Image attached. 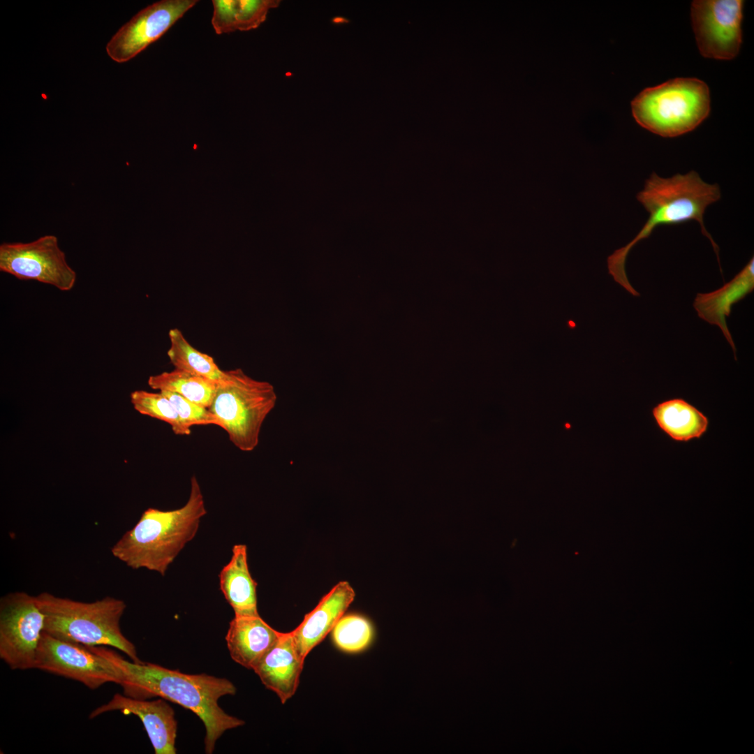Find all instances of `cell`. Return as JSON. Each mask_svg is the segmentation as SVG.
I'll use <instances>...</instances> for the list:
<instances>
[{
    "instance_id": "obj_1",
    "label": "cell",
    "mask_w": 754,
    "mask_h": 754,
    "mask_svg": "<svg viewBox=\"0 0 754 754\" xmlns=\"http://www.w3.org/2000/svg\"><path fill=\"white\" fill-rule=\"evenodd\" d=\"M87 646L117 667L124 695L143 700L158 696L196 714L205 725L206 753H213L224 732L244 724L242 720L225 712L218 704L220 697L236 693L235 686L227 679L205 673L185 674L150 663L129 662L102 646Z\"/></svg>"
},
{
    "instance_id": "obj_2",
    "label": "cell",
    "mask_w": 754,
    "mask_h": 754,
    "mask_svg": "<svg viewBox=\"0 0 754 754\" xmlns=\"http://www.w3.org/2000/svg\"><path fill=\"white\" fill-rule=\"evenodd\" d=\"M720 195L717 184L705 182L695 171L686 175L677 174L667 178L660 177L653 172L637 195V200L649 213V218L632 241L608 256L609 274L628 293L639 297L640 293L630 284L626 271V261L630 251L637 242L649 237L658 226L690 220L700 223L702 233L710 240L719 262L718 246L707 232L703 216L707 207L718 201Z\"/></svg>"
},
{
    "instance_id": "obj_3",
    "label": "cell",
    "mask_w": 754,
    "mask_h": 754,
    "mask_svg": "<svg viewBox=\"0 0 754 754\" xmlns=\"http://www.w3.org/2000/svg\"><path fill=\"white\" fill-rule=\"evenodd\" d=\"M206 514L200 484L193 475L190 495L184 506L172 510L147 508L112 546L111 552L133 569L145 568L164 576L179 553L194 538Z\"/></svg>"
},
{
    "instance_id": "obj_4",
    "label": "cell",
    "mask_w": 754,
    "mask_h": 754,
    "mask_svg": "<svg viewBox=\"0 0 754 754\" xmlns=\"http://www.w3.org/2000/svg\"><path fill=\"white\" fill-rule=\"evenodd\" d=\"M36 598L45 614V633L85 646H112L124 653L133 662H142L134 644L121 630L120 620L126 607L122 600L106 596L85 603L48 592L40 593Z\"/></svg>"
},
{
    "instance_id": "obj_5",
    "label": "cell",
    "mask_w": 754,
    "mask_h": 754,
    "mask_svg": "<svg viewBox=\"0 0 754 754\" xmlns=\"http://www.w3.org/2000/svg\"><path fill=\"white\" fill-rule=\"evenodd\" d=\"M631 110L642 127L662 137H677L708 117L709 89L697 78H674L642 91L632 101Z\"/></svg>"
},
{
    "instance_id": "obj_6",
    "label": "cell",
    "mask_w": 754,
    "mask_h": 754,
    "mask_svg": "<svg viewBox=\"0 0 754 754\" xmlns=\"http://www.w3.org/2000/svg\"><path fill=\"white\" fill-rule=\"evenodd\" d=\"M276 400L271 383L253 379L238 368L226 371L224 380L217 384L209 409L231 443L243 452H251L258 446L263 424Z\"/></svg>"
},
{
    "instance_id": "obj_7",
    "label": "cell",
    "mask_w": 754,
    "mask_h": 754,
    "mask_svg": "<svg viewBox=\"0 0 754 754\" xmlns=\"http://www.w3.org/2000/svg\"><path fill=\"white\" fill-rule=\"evenodd\" d=\"M45 628V614L36 596L10 593L0 600V658L11 669L35 668Z\"/></svg>"
},
{
    "instance_id": "obj_8",
    "label": "cell",
    "mask_w": 754,
    "mask_h": 754,
    "mask_svg": "<svg viewBox=\"0 0 754 754\" xmlns=\"http://www.w3.org/2000/svg\"><path fill=\"white\" fill-rule=\"evenodd\" d=\"M0 270L20 280H34L61 291L75 286L76 272L68 264L57 237L48 235L27 242L0 245Z\"/></svg>"
},
{
    "instance_id": "obj_9",
    "label": "cell",
    "mask_w": 754,
    "mask_h": 754,
    "mask_svg": "<svg viewBox=\"0 0 754 754\" xmlns=\"http://www.w3.org/2000/svg\"><path fill=\"white\" fill-rule=\"evenodd\" d=\"M35 669L77 681L91 690L107 683H121L119 673L109 660L87 646L57 639L45 631Z\"/></svg>"
},
{
    "instance_id": "obj_10",
    "label": "cell",
    "mask_w": 754,
    "mask_h": 754,
    "mask_svg": "<svg viewBox=\"0 0 754 754\" xmlns=\"http://www.w3.org/2000/svg\"><path fill=\"white\" fill-rule=\"evenodd\" d=\"M744 1L696 0L690 6L692 27L700 54L729 60L739 53L742 34Z\"/></svg>"
},
{
    "instance_id": "obj_11",
    "label": "cell",
    "mask_w": 754,
    "mask_h": 754,
    "mask_svg": "<svg viewBox=\"0 0 754 754\" xmlns=\"http://www.w3.org/2000/svg\"><path fill=\"white\" fill-rule=\"evenodd\" d=\"M198 2L161 0L142 9L109 40L108 55L117 63L129 61L160 38Z\"/></svg>"
},
{
    "instance_id": "obj_12",
    "label": "cell",
    "mask_w": 754,
    "mask_h": 754,
    "mask_svg": "<svg viewBox=\"0 0 754 754\" xmlns=\"http://www.w3.org/2000/svg\"><path fill=\"white\" fill-rule=\"evenodd\" d=\"M113 711L133 714L140 719L156 754L177 753V722L173 709L165 701H149L116 693L109 702L93 710L89 718Z\"/></svg>"
},
{
    "instance_id": "obj_13",
    "label": "cell",
    "mask_w": 754,
    "mask_h": 754,
    "mask_svg": "<svg viewBox=\"0 0 754 754\" xmlns=\"http://www.w3.org/2000/svg\"><path fill=\"white\" fill-rule=\"evenodd\" d=\"M346 581L338 582L290 632L295 650L304 660L309 653L332 631L355 598Z\"/></svg>"
},
{
    "instance_id": "obj_14",
    "label": "cell",
    "mask_w": 754,
    "mask_h": 754,
    "mask_svg": "<svg viewBox=\"0 0 754 754\" xmlns=\"http://www.w3.org/2000/svg\"><path fill=\"white\" fill-rule=\"evenodd\" d=\"M304 662L295 650L290 632L281 633L253 670L263 685L274 692L284 704L297 689Z\"/></svg>"
},
{
    "instance_id": "obj_15",
    "label": "cell",
    "mask_w": 754,
    "mask_h": 754,
    "mask_svg": "<svg viewBox=\"0 0 754 754\" xmlns=\"http://www.w3.org/2000/svg\"><path fill=\"white\" fill-rule=\"evenodd\" d=\"M260 615L235 616L229 623L226 641L232 659L253 670L281 635Z\"/></svg>"
},
{
    "instance_id": "obj_16",
    "label": "cell",
    "mask_w": 754,
    "mask_h": 754,
    "mask_svg": "<svg viewBox=\"0 0 754 754\" xmlns=\"http://www.w3.org/2000/svg\"><path fill=\"white\" fill-rule=\"evenodd\" d=\"M753 289L754 260L752 258L730 282L713 292L697 293L693 302V307L700 318L721 330L733 350L735 360L737 349L725 318L730 316L732 306L752 293Z\"/></svg>"
},
{
    "instance_id": "obj_17",
    "label": "cell",
    "mask_w": 754,
    "mask_h": 754,
    "mask_svg": "<svg viewBox=\"0 0 754 754\" xmlns=\"http://www.w3.org/2000/svg\"><path fill=\"white\" fill-rule=\"evenodd\" d=\"M219 586L235 616L259 615L257 608V583L252 578L247 562V547L235 545L229 562L221 570Z\"/></svg>"
},
{
    "instance_id": "obj_18",
    "label": "cell",
    "mask_w": 754,
    "mask_h": 754,
    "mask_svg": "<svg viewBox=\"0 0 754 754\" xmlns=\"http://www.w3.org/2000/svg\"><path fill=\"white\" fill-rule=\"evenodd\" d=\"M652 415L659 428L677 442L700 438L709 423L704 413L681 398L659 403L652 409Z\"/></svg>"
},
{
    "instance_id": "obj_19",
    "label": "cell",
    "mask_w": 754,
    "mask_h": 754,
    "mask_svg": "<svg viewBox=\"0 0 754 754\" xmlns=\"http://www.w3.org/2000/svg\"><path fill=\"white\" fill-rule=\"evenodd\" d=\"M279 3V0H213L212 24L217 34L253 29Z\"/></svg>"
},
{
    "instance_id": "obj_20",
    "label": "cell",
    "mask_w": 754,
    "mask_h": 754,
    "mask_svg": "<svg viewBox=\"0 0 754 754\" xmlns=\"http://www.w3.org/2000/svg\"><path fill=\"white\" fill-rule=\"evenodd\" d=\"M168 336L170 345L167 355L175 369L217 384L224 380L226 371L219 367L212 357L195 348L179 329H170Z\"/></svg>"
},
{
    "instance_id": "obj_21",
    "label": "cell",
    "mask_w": 754,
    "mask_h": 754,
    "mask_svg": "<svg viewBox=\"0 0 754 754\" xmlns=\"http://www.w3.org/2000/svg\"><path fill=\"white\" fill-rule=\"evenodd\" d=\"M147 383L154 390L176 393L208 408L217 387L214 382L177 369L150 376Z\"/></svg>"
},
{
    "instance_id": "obj_22",
    "label": "cell",
    "mask_w": 754,
    "mask_h": 754,
    "mask_svg": "<svg viewBox=\"0 0 754 754\" xmlns=\"http://www.w3.org/2000/svg\"><path fill=\"white\" fill-rule=\"evenodd\" d=\"M332 637L335 646L342 651L358 653L371 643L374 629L363 616L350 614L342 616L337 621L332 630Z\"/></svg>"
},
{
    "instance_id": "obj_23",
    "label": "cell",
    "mask_w": 754,
    "mask_h": 754,
    "mask_svg": "<svg viewBox=\"0 0 754 754\" xmlns=\"http://www.w3.org/2000/svg\"><path fill=\"white\" fill-rule=\"evenodd\" d=\"M130 397L134 409L140 414L167 422L177 435L191 434V428L181 420L173 404L161 392L135 390Z\"/></svg>"
},
{
    "instance_id": "obj_24",
    "label": "cell",
    "mask_w": 754,
    "mask_h": 754,
    "mask_svg": "<svg viewBox=\"0 0 754 754\" xmlns=\"http://www.w3.org/2000/svg\"><path fill=\"white\" fill-rule=\"evenodd\" d=\"M175 406L181 420L189 428L193 425L214 424L221 427L217 417L208 408L193 402L176 393L159 392Z\"/></svg>"
}]
</instances>
